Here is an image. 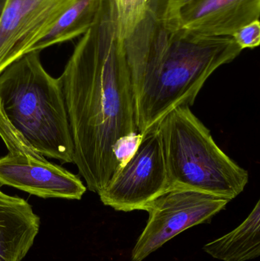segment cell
I'll list each match as a JSON object with an SVG mask.
<instances>
[{
    "mask_svg": "<svg viewBox=\"0 0 260 261\" xmlns=\"http://www.w3.org/2000/svg\"><path fill=\"white\" fill-rule=\"evenodd\" d=\"M76 0H6L0 16V73L29 53Z\"/></svg>",
    "mask_w": 260,
    "mask_h": 261,
    "instance_id": "ba28073f",
    "label": "cell"
},
{
    "mask_svg": "<svg viewBox=\"0 0 260 261\" xmlns=\"http://www.w3.org/2000/svg\"><path fill=\"white\" fill-rule=\"evenodd\" d=\"M6 0H0V16H1L2 12H3V7H4Z\"/></svg>",
    "mask_w": 260,
    "mask_h": 261,
    "instance_id": "e0dca14e",
    "label": "cell"
},
{
    "mask_svg": "<svg viewBox=\"0 0 260 261\" xmlns=\"http://www.w3.org/2000/svg\"><path fill=\"white\" fill-rule=\"evenodd\" d=\"M141 134L134 133L122 138L116 144L114 153L120 169L132 156L133 153L140 144ZM118 171V170H117Z\"/></svg>",
    "mask_w": 260,
    "mask_h": 261,
    "instance_id": "2e32d148",
    "label": "cell"
},
{
    "mask_svg": "<svg viewBox=\"0 0 260 261\" xmlns=\"http://www.w3.org/2000/svg\"><path fill=\"white\" fill-rule=\"evenodd\" d=\"M124 47L141 135L174 109L193 105L212 73L242 51L232 37L196 36L149 7Z\"/></svg>",
    "mask_w": 260,
    "mask_h": 261,
    "instance_id": "7a4b0ae2",
    "label": "cell"
},
{
    "mask_svg": "<svg viewBox=\"0 0 260 261\" xmlns=\"http://www.w3.org/2000/svg\"><path fill=\"white\" fill-rule=\"evenodd\" d=\"M118 32L122 40L126 39L145 18L150 0H113Z\"/></svg>",
    "mask_w": 260,
    "mask_h": 261,
    "instance_id": "4fadbf2b",
    "label": "cell"
},
{
    "mask_svg": "<svg viewBox=\"0 0 260 261\" xmlns=\"http://www.w3.org/2000/svg\"><path fill=\"white\" fill-rule=\"evenodd\" d=\"M260 0H195L179 14L180 27L200 37H232L259 20Z\"/></svg>",
    "mask_w": 260,
    "mask_h": 261,
    "instance_id": "9c48e42d",
    "label": "cell"
},
{
    "mask_svg": "<svg viewBox=\"0 0 260 261\" xmlns=\"http://www.w3.org/2000/svg\"><path fill=\"white\" fill-rule=\"evenodd\" d=\"M39 228V217L27 201L0 190V261L22 260Z\"/></svg>",
    "mask_w": 260,
    "mask_h": 261,
    "instance_id": "30bf717a",
    "label": "cell"
},
{
    "mask_svg": "<svg viewBox=\"0 0 260 261\" xmlns=\"http://www.w3.org/2000/svg\"><path fill=\"white\" fill-rule=\"evenodd\" d=\"M169 187L161 135L157 125L142 135L132 156L98 195L104 205L128 213L145 210Z\"/></svg>",
    "mask_w": 260,
    "mask_h": 261,
    "instance_id": "52a82bcc",
    "label": "cell"
},
{
    "mask_svg": "<svg viewBox=\"0 0 260 261\" xmlns=\"http://www.w3.org/2000/svg\"><path fill=\"white\" fill-rule=\"evenodd\" d=\"M100 0H76L58 18L50 32L31 49L41 51L83 35L94 21Z\"/></svg>",
    "mask_w": 260,
    "mask_h": 261,
    "instance_id": "7c38bea8",
    "label": "cell"
},
{
    "mask_svg": "<svg viewBox=\"0 0 260 261\" xmlns=\"http://www.w3.org/2000/svg\"><path fill=\"white\" fill-rule=\"evenodd\" d=\"M232 38L242 50L257 47L260 44L259 20H256L241 28L232 35Z\"/></svg>",
    "mask_w": 260,
    "mask_h": 261,
    "instance_id": "9a60e30c",
    "label": "cell"
},
{
    "mask_svg": "<svg viewBox=\"0 0 260 261\" xmlns=\"http://www.w3.org/2000/svg\"><path fill=\"white\" fill-rule=\"evenodd\" d=\"M203 250L223 261H248L260 255V202L238 228L205 245Z\"/></svg>",
    "mask_w": 260,
    "mask_h": 261,
    "instance_id": "8fae6325",
    "label": "cell"
},
{
    "mask_svg": "<svg viewBox=\"0 0 260 261\" xmlns=\"http://www.w3.org/2000/svg\"><path fill=\"white\" fill-rule=\"evenodd\" d=\"M157 127L169 187L192 189L230 201L244 191L248 172L220 148L190 107L174 109Z\"/></svg>",
    "mask_w": 260,
    "mask_h": 261,
    "instance_id": "277c9868",
    "label": "cell"
},
{
    "mask_svg": "<svg viewBox=\"0 0 260 261\" xmlns=\"http://www.w3.org/2000/svg\"><path fill=\"white\" fill-rule=\"evenodd\" d=\"M195 0H150L149 9L166 19H178L183 8Z\"/></svg>",
    "mask_w": 260,
    "mask_h": 261,
    "instance_id": "5bb4252c",
    "label": "cell"
},
{
    "mask_svg": "<svg viewBox=\"0 0 260 261\" xmlns=\"http://www.w3.org/2000/svg\"><path fill=\"white\" fill-rule=\"evenodd\" d=\"M39 53L25 54L0 73V110L41 154L73 163V139L61 81L44 70Z\"/></svg>",
    "mask_w": 260,
    "mask_h": 261,
    "instance_id": "3957f363",
    "label": "cell"
},
{
    "mask_svg": "<svg viewBox=\"0 0 260 261\" xmlns=\"http://www.w3.org/2000/svg\"><path fill=\"white\" fill-rule=\"evenodd\" d=\"M230 202L215 195L171 186L145 208L149 218L131 253V260H145L188 228L209 222Z\"/></svg>",
    "mask_w": 260,
    "mask_h": 261,
    "instance_id": "8992f818",
    "label": "cell"
},
{
    "mask_svg": "<svg viewBox=\"0 0 260 261\" xmlns=\"http://www.w3.org/2000/svg\"><path fill=\"white\" fill-rule=\"evenodd\" d=\"M74 150L73 163L99 194L119 170L114 150L137 133L134 92L113 0H100L59 77Z\"/></svg>",
    "mask_w": 260,
    "mask_h": 261,
    "instance_id": "6da1fadb",
    "label": "cell"
},
{
    "mask_svg": "<svg viewBox=\"0 0 260 261\" xmlns=\"http://www.w3.org/2000/svg\"><path fill=\"white\" fill-rule=\"evenodd\" d=\"M0 137L8 153L0 158V185L38 197L82 199L86 187L76 175L49 162L12 126L0 110Z\"/></svg>",
    "mask_w": 260,
    "mask_h": 261,
    "instance_id": "5b68a950",
    "label": "cell"
}]
</instances>
